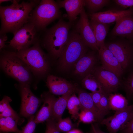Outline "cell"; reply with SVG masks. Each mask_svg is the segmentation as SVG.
Listing matches in <instances>:
<instances>
[{
	"instance_id": "cell-38",
	"label": "cell",
	"mask_w": 133,
	"mask_h": 133,
	"mask_svg": "<svg viewBox=\"0 0 133 133\" xmlns=\"http://www.w3.org/2000/svg\"><path fill=\"white\" fill-rule=\"evenodd\" d=\"M11 99L7 96H4L2 100L0 102V112L2 113L4 109L7 105L9 104L12 101Z\"/></svg>"
},
{
	"instance_id": "cell-20",
	"label": "cell",
	"mask_w": 133,
	"mask_h": 133,
	"mask_svg": "<svg viewBox=\"0 0 133 133\" xmlns=\"http://www.w3.org/2000/svg\"><path fill=\"white\" fill-rule=\"evenodd\" d=\"M60 8H63L67 12L69 22L72 23L77 18L85 6L84 0H57Z\"/></svg>"
},
{
	"instance_id": "cell-39",
	"label": "cell",
	"mask_w": 133,
	"mask_h": 133,
	"mask_svg": "<svg viewBox=\"0 0 133 133\" xmlns=\"http://www.w3.org/2000/svg\"><path fill=\"white\" fill-rule=\"evenodd\" d=\"M0 50L1 51L6 47L5 44L7 42L8 37L6 33H0Z\"/></svg>"
},
{
	"instance_id": "cell-25",
	"label": "cell",
	"mask_w": 133,
	"mask_h": 133,
	"mask_svg": "<svg viewBox=\"0 0 133 133\" xmlns=\"http://www.w3.org/2000/svg\"><path fill=\"white\" fill-rule=\"evenodd\" d=\"M67 107L69 112L71 115L72 118L77 120L79 118V111L81 109V105L78 98L74 93L69 97Z\"/></svg>"
},
{
	"instance_id": "cell-33",
	"label": "cell",
	"mask_w": 133,
	"mask_h": 133,
	"mask_svg": "<svg viewBox=\"0 0 133 133\" xmlns=\"http://www.w3.org/2000/svg\"><path fill=\"white\" fill-rule=\"evenodd\" d=\"M0 116L11 117L18 122L20 119L18 114L12 108L10 104L4 109L3 112L0 113Z\"/></svg>"
},
{
	"instance_id": "cell-40",
	"label": "cell",
	"mask_w": 133,
	"mask_h": 133,
	"mask_svg": "<svg viewBox=\"0 0 133 133\" xmlns=\"http://www.w3.org/2000/svg\"><path fill=\"white\" fill-rule=\"evenodd\" d=\"M87 133H107L101 130L98 124H91L90 130Z\"/></svg>"
},
{
	"instance_id": "cell-23",
	"label": "cell",
	"mask_w": 133,
	"mask_h": 133,
	"mask_svg": "<svg viewBox=\"0 0 133 133\" xmlns=\"http://www.w3.org/2000/svg\"><path fill=\"white\" fill-rule=\"evenodd\" d=\"M108 98L110 109L115 112L123 110L129 106L128 100L121 94L111 93Z\"/></svg>"
},
{
	"instance_id": "cell-24",
	"label": "cell",
	"mask_w": 133,
	"mask_h": 133,
	"mask_svg": "<svg viewBox=\"0 0 133 133\" xmlns=\"http://www.w3.org/2000/svg\"><path fill=\"white\" fill-rule=\"evenodd\" d=\"M81 83L84 88L91 92H104L100 83L92 72L83 77Z\"/></svg>"
},
{
	"instance_id": "cell-35",
	"label": "cell",
	"mask_w": 133,
	"mask_h": 133,
	"mask_svg": "<svg viewBox=\"0 0 133 133\" xmlns=\"http://www.w3.org/2000/svg\"><path fill=\"white\" fill-rule=\"evenodd\" d=\"M104 92H91L90 93L95 105L99 110V104L100 100Z\"/></svg>"
},
{
	"instance_id": "cell-16",
	"label": "cell",
	"mask_w": 133,
	"mask_h": 133,
	"mask_svg": "<svg viewBox=\"0 0 133 133\" xmlns=\"http://www.w3.org/2000/svg\"><path fill=\"white\" fill-rule=\"evenodd\" d=\"M97 58L94 52L86 53L82 56L74 65V74L83 77L92 72L94 69Z\"/></svg>"
},
{
	"instance_id": "cell-36",
	"label": "cell",
	"mask_w": 133,
	"mask_h": 133,
	"mask_svg": "<svg viewBox=\"0 0 133 133\" xmlns=\"http://www.w3.org/2000/svg\"><path fill=\"white\" fill-rule=\"evenodd\" d=\"M113 1L117 5L124 8L133 6V0H115Z\"/></svg>"
},
{
	"instance_id": "cell-3",
	"label": "cell",
	"mask_w": 133,
	"mask_h": 133,
	"mask_svg": "<svg viewBox=\"0 0 133 133\" xmlns=\"http://www.w3.org/2000/svg\"><path fill=\"white\" fill-rule=\"evenodd\" d=\"M9 52L24 62L31 72L36 76H42L48 71L49 65L47 57L38 42L31 47L19 51Z\"/></svg>"
},
{
	"instance_id": "cell-13",
	"label": "cell",
	"mask_w": 133,
	"mask_h": 133,
	"mask_svg": "<svg viewBox=\"0 0 133 133\" xmlns=\"http://www.w3.org/2000/svg\"><path fill=\"white\" fill-rule=\"evenodd\" d=\"M46 83L50 93L56 95L73 94L77 92L78 89L74 84L65 79L52 75L47 77Z\"/></svg>"
},
{
	"instance_id": "cell-34",
	"label": "cell",
	"mask_w": 133,
	"mask_h": 133,
	"mask_svg": "<svg viewBox=\"0 0 133 133\" xmlns=\"http://www.w3.org/2000/svg\"><path fill=\"white\" fill-rule=\"evenodd\" d=\"M46 128L45 133H61L56 125V121L51 118L46 121Z\"/></svg>"
},
{
	"instance_id": "cell-6",
	"label": "cell",
	"mask_w": 133,
	"mask_h": 133,
	"mask_svg": "<svg viewBox=\"0 0 133 133\" xmlns=\"http://www.w3.org/2000/svg\"><path fill=\"white\" fill-rule=\"evenodd\" d=\"M0 63L1 68L7 75L21 84H30L31 72L27 65L20 59L7 52L1 57Z\"/></svg>"
},
{
	"instance_id": "cell-21",
	"label": "cell",
	"mask_w": 133,
	"mask_h": 133,
	"mask_svg": "<svg viewBox=\"0 0 133 133\" xmlns=\"http://www.w3.org/2000/svg\"><path fill=\"white\" fill-rule=\"evenodd\" d=\"M89 22L99 50L105 46V39L109 29L108 24L91 20Z\"/></svg>"
},
{
	"instance_id": "cell-43",
	"label": "cell",
	"mask_w": 133,
	"mask_h": 133,
	"mask_svg": "<svg viewBox=\"0 0 133 133\" xmlns=\"http://www.w3.org/2000/svg\"><path fill=\"white\" fill-rule=\"evenodd\" d=\"M0 133H4V132H0Z\"/></svg>"
},
{
	"instance_id": "cell-26",
	"label": "cell",
	"mask_w": 133,
	"mask_h": 133,
	"mask_svg": "<svg viewBox=\"0 0 133 133\" xmlns=\"http://www.w3.org/2000/svg\"><path fill=\"white\" fill-rule=\"evenodd\" d=\"M85 6L93 13L96 12L108 4L110 2L108 0H84Z\"/></svg>"
},
{
	"instance_id": "cell-10",
	"label": "cell",
	"mask_w": 133,
	"mask_h": 133,
	"mask_svg": "<svg viewBox=\"0 0 133 133\" xmlns=\"http://www.w3.org/2000/svg\"><path fill=\"white\" fill-rule=\"evenodd\" d=\"M133 116V105L125 109L115 112L114 115L104 118L100 124L106 126L109 133H117L130 121Z\"/></svg>"
},
{
	"instance_id": "cell-31",
	"label": "cell",
	"mask_w": 133,
	"mask_h": 133,
	"mask_svg": "<svg viewBox=\"0 0 133 133\" xmlns=\"http://www.w3.org/2000/svg\"><path fill=\"white\" fill-rule=\"evenodd\" d=\"M109 95L104 92L101 98L99 104L100 110L105 115L108 113L110 110L109 103Z\"/></svg>"
},
{
	"instance_id": "cell-17",
	"label": "cell",
	"mask_w": 133,
	"mask_h": 133,
	"mask_svg": "<svg viewBox=\"0 0 133 133\" xmlns=\"http://www.w3.org/2000/svg\"><path fill=\"white\" fill-rule=\"evenodd\" d=\"M111 33L114 36L133 40V15L124 16L116 22Z\"/></svg>"
},
{
	"instance_id": "cell-8",
	"label": "cell",
	"mask_w": 133,
	"mask_h": 133,
	"mask_svg": "<svg viewBox=\"0 0 133 133\" xmlns=\"http://www.w3.org/2000/svg\"><path fill=\"white\" fill-rule=\"evenodd\" d=\"M19 91L21 98L20 114L23 117L29 118L36 112L42 100L32 92L29 84L20 83Z\"/></svg>"
},
{
	"instance_id": "cell-1",
	"label": "cell",
	"mask_w": 133,
	"mask_h": 133,
	"mask_svg": "<svg viewBox=\"0 0 133 133\" xmlns=\"http://www.w3.org/2000/svg\"><path fill=\"white\" fill-rule=\"evenodd\" d=\"M40 1L31 0L19 3L18 0H13L10 5L0 6V33L10 32L15 34L28 22L31 12Z\"/></svg>"
},
{
	"instance_id": "cell-11",
	"label": "cell",
	"mask_w": 133,
	"mask_h": 133,
	"mask_svg": "<svg viewBox=\"0 0 133 133\" xmlns=\"http://www.w3.org/2000/svg\"><path fill=\"white\" fill-rule=\"evenodd\" d=\"M80 15V18L76 25L74 30L79 34L88 47L94 50L98 51L99 49L84 7Z\"/></svg>"
},
{
	"instance_id": "cell-19",
	"label": "cell",
	"mask_w": 133,
	"mask_h": 133,
	"mask_svg": "<svg viewBox=\"0 0 133 133\" xmlns=\"http://www.w3.org/2000/svg\"><path fill=\"white\" fill-rule=\"evenodd\" d=\"M56 99L49 93L42 95L41 99L43 103L35 116L34 120L36 124L43 123L51 118L53 105Z\"/></svg>"
},
{
	"instance_id": "cell-30",
	"label": "cell",
	"mask_w": 133,
	"mask_h": 133,
	"mask_svg": "<svg viewBox=\"0 0 133 133\" xmlns=\"http://www.w3.org/2000/svg\"><path fill=\"white\" fill-rule=\"evenodd\" d=\"M125 89L128 100H133V70L127 78L124 84Z\"/></svg>"
},
{
	"instance_id": "cell-14",
	"label": "cell",
	"mask_w": 133,
	"mask_h": 133,
	"mask_svg": "<svg viewBox=\"0 0 133 133\" xmlns=\"http://www.w3.org/2000/svg\"><path fill=\"white\" fill-rule=\"evenodd\" d=\"M133 15L132 7L125 10H111L105 11L91 13V20L105 24L116 22L122 17Z\"/></svg>"
},
{
	"instance_id": "cell-37",
	"label": "cell",
	"mask_w": 133,
	"mask_h": 133,
	"mask_svg": "<svg viewBox=\"0 0 133 133\" xmlns=\"http://www.w3.org/2000/svg\"><path fill=\"white\" fill-rule=\"evenodd\" d=\"M120 131V133H133V116L130 121Z\"/></svg>"
},
{
	"instance_id": "cell-42",
	"label": "cell",
	"mask_w": 133,
	"mask_h": 133,
	"mask_svg": "<svg viewBox=\"0 0 133 133\" xmlns=\"http://www.w3.org/2000/svg\"><path fill=\"white\" fill-rule=\"evenodd\" d=\"M13 0H0V4L4 2H8V1H11L12 2H13Z\"/></svg>"
},
{
	"instance_id": "cell-22",
	"label": "cell",
	"mask_w": 133,
	"mask_h": 133,
	"mask_svg": "<svg viewBox=\"0 0 133 133\" xmlns=\"http://www.w3.org/2000/svg\"><path fill=\"white\" fill-rule=\"evenodd\" d=\"M73 94L68 93L56 99L53 104L51 118L56 122L62 118L63 113L67 107L68 100Z\"/></svg>"
},
{
	"instance_id": "cell-27",
	"label": "cell",
	"mask_w": 133,
	"mask_h": 133,
	"mask_svg": "<svg viewBox=\"0 0 133 133\" xmlns=\"http://www.w3.org/2000/svg\"><path fill=\"white\" fill-rule=\"evenodd\" d=\"M6 120L4 125L0 128V132L7 133L14 132L21 133L22 131L18 128L17 125L18 122L13 118L6 117Z\"/></svg>"
},
{
	"instance_id": "cell-9",
	"label": "cell",
	"mask_w": 133,
	"mask_h": 133,
	"mask_svg": "<svg viewBox=\"0 0 133 133\" xmlns=\"http://www.w3.org/2000/svg\"><path fill=\"white\" fill-rule=\"evenodd\" d=\"M119 62L123 70L133 60V46L130 41H118L105 44Z\"/></svg>"
},
{
	"instance_id": "cell-18",
	"label": "cell",
	"mask_w": 133,
	"mask_h": 133,
	"mask_svg": "<svg viewBox=\"0 0 133 133\" xmlns=\"http://www.w3.org/2000/svg\"><path fill=\"white\" fill-rule=\"evenodd\" d=\"M77 92L81 103V110L85 109L91 112L95 116L96 122L100 124L105 115L96 106L90 93L78 88Z\"/></svg>"
},
{
	"instance_id": "cell-15",
	"label": "cell",
	"mask_w": 133,
	"mask_h": 133,
	"mask_svg": "<svg viewBox=\"0 0 133 133\" xmlns=\"http://www.w3.org/2000/svg\"><path fill=\"white\" fill-rule=\"evenodd\" d=\"M98 52L102 67L115 73L119 77L121 76L124 70L117 59L105 45Z\"/></svg>"
},
{
	"instance_id": "cell-28",
	"label": "cell",
	"mask_w": 133,
	"mask_h": 133,
	"mask_svg": "<svg viewBox=\"0 0 133 133\" xmlns=\"http://www.w3.org/2000/svg\"><path fill=\"white\" fill-rule=\"evenodd\" d=\"M56 125L60 132L67 133L74 129L76 126L69 117L60 119L56 122Z\"/></svg>"
},
{
	"instance_id": "cell-32",
	"label": "cell",
	"mask_w": 133,
	"mask_h": 133,
	"mask_svg": "<svg viewBox=\"0 0 133 133\" xmlns=\"http://www.w3.org/2000/svg\"><path fill=\"white\" fill-rule=\"evenodd\" d=\"M33 115L29 118L27 123L22 129L21 133H34L36 124Z\"/></svg>"
},
{
	"instance_id": "cell-12",
	"label": "cell",
	"mask_w": 133,
	"mask_h": 133,
	"mask_svg": "<svg viewBox=\"0 0 133 133\" xmlns=\"http://www.w3.org/2000/svg\"><path fill=\"white\" fill-rule=\"evenodd\" d=\"M93 73L100 83L105 92L108 94L116 91L120 85L118 77L102 66L94 69Z\"/></svg>"
},
{
	"instance_id": "cell-2",
	"label": "cell",
	"mask_w": 133,
	"mask_h": 133,
	"mask_svg": "<svg viewBox=\"0 0 133 133\" xmlns=\"http://www.w3.org/2000/svg\"><path fill=\"white\" fill-rule=\"evenodd\" d=\"M72 25V23L61 19L46 31L42 38V45L52 57H60L67 41Z\"/></svg>"
},
{
	"instance_id": "cell-41",
	"label": "cell",
	"mask_w": 133,
	"mask_h": 133,
	"mask_svg": "<svg viewBox=\"0 0 133 133\" xmlns=\"http://www.w3.org/2000/svg\"><path fill=\"white\" fill-rule=\"evenodd\" d=\"M67 133H83L79 129H74Z\"/></svg>"
},
{
	"instance_id": "cell-29",
	"label": "cell",
	"mask_w": 133,
	"mask_h": 133,
	"mask_svg": "<svg viewBox=\"0 0 133 133\" xmlns=\"http://www.w3.org/2000/svg\"><path fill=\"white\" fill-rule=\"evenodd\" d=\"M79 122L86 123H91L96 122V120L93 113L90 111L86 110H81L79 115Z\"/></svg>"
},
{
	"instance_id": "cell-4",
	"label": "cell",
	"mask_w": 133,
	"mask_h": 133,
	"mask_svg": "<svg viewBox=\"0 0 133 133\" xmlns=\"http://www.w3.org/2000/svg\"><path fill=\"white\" fill-rule=\"evenodd\" d=\"M87 47L75 30L69 32L67 42L59 58L60 69L66 70L74 65L87 53Z\"/></svg>"
},
{
	"instance_id": "cell-5",
	"label": "cell",
	"mask_w": 133,
	"mask_h": 133,
	"mask_svg": "<svg viewBox=\"0 0 133 133\" xmlns=\"http://www.w3.org/2000/svg\"><path fill=\"white\" fill-rule=\"evenodd\" d=\"M60 8L54 0H42L31 12L28 22L32 23L38 31L44 30L60 17Z\"/></svg>"
},
{
	"instance_id": "cell-7",
	"label": "cell",
	"mask_w": 133,
	"mask_h": 133,
	"mask_svg": "<svg viewBox=\"0 0 133 133\" xmlns=\"http://www.w3.org/2000/svg\"><path fill=\"white\" fill-rule=\"evenodd\" d=\"M38 32L34 26L28 22L14 34L8 42L9 46L16 52L30 47L38 42Z\"/></svg>"
}]
</instances>
